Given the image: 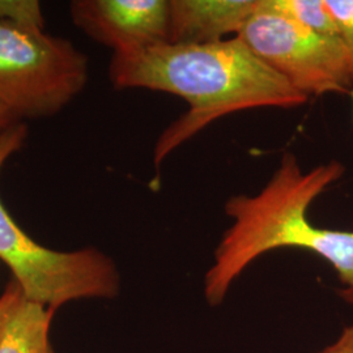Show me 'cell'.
Listing matches in <instances>:
<instances>
[{"label": "cell", "instance_id": "obj_1", "mask_svg": "<svg viewBox=\"0 0 353 353\" xmlns=\"http://www.w3.org/2000/svg\"><path fill=\"white\" fill-rule=\"evenodd\" d=\"M109 79L114 88L165 92L189 103V112L156 143V183L165 159L216 119L258 108L293 109L309 100L239 37L203 45L164 42L113 52Z\"/></svg>", "mask_w": 353, "mask_h": 353}, {"label": "cell", "instance_id": "obj_2", "mask_svg": "<svg viewBox=\"0 0 353 353\" xmlns=\"http://www.w3.org/2000/svg\"><path fill=\"white\" fill-rule=\"evenodd\" d=\"M344 172L336 160L303 172L297 156L287 151L259 192L232 195L224 210L233 223L214 249V263L204 276L207 303L221 305L248 265L265 252L287 248L323 258L353 290V232L316 227L307 214L312 203Z\"/></svg>", "mask_w": 353, "mask_h": 353}, {"label": "cell", "instance_id": "obj_3", "mask_svg": "<svg viewBox=\"0 0 353 353\" xmlns=\"http://www.w3.org/2000/svg\"><path fill=\"white\" fill-rule=\"evenodd\" d=\"M26 137L21 121L0 132V170L21 150ZM0 261L28 300L51 310L77 300L115 299L121 290V276L110 256L94 248L57 252L39 245L13 220L1 199Z\"/></svg>", "mask_w": 353, "mask_h": 353}, {"label": "cell", "instance_id": "obj_4", "mask_svg": "<svg viewBox=\"0 0 353 353\" xmlns=\"http://www.w3.org/2000/svg\"><path fill=\"white\" fill-rule=\"evenodd\" d=\"M88 76V58L71 41L0 21V105L20 121L59 113Z\"/></svg>", "mask_w": 353, "mask_h": 353}, {"label": "cell", "instance_id": "obj_5", "mask_svg": "<svg viewBox=\"0 0 353 353\" xmlns=\"http://www.w3.org/2000/svg\"><path fill=\"white\" fill-rule=\"evenodd\" d=\"M237 37L300 93L350 94V55L341 38L326 37L276 12L262 0Z\"/></svg>", "mask_w": 353, "mask_h": 353}, {"label": "cell", "instance_id": "obj_6", "mask_svg": "<svg viewBox=\"0 0 353 353\" xmlns=\"http://www.w3.org/2000/svg\"><path fill=\"white\" fill-rule=\"evenodd\" d=\"M71 20L113 52L169 42V0H74Z\"/></svg>", "mask_w": 353, "mask_h": 353}, {"label": "cell", "instance_id": "obj_7", "mask_svg": "<svg viewBox=\"0 0 353 353\" xmlns=\"http://www.w3.org/2000/svg\"><path fill=\"white\" fill-rule=\"evenodd\" d=\"M262 0H169V43L203 45L237 37Z\"/></svg>", "mask_w": 353, "mask_h": 353}, {"label": "cell", "instance_id": "obj_8", "mask_svg": "<svg viewBox=\"0 0 353 353\" xmlns=\"http://www.w3.org/2000/svg\"><path fill=\"white\" fill-rule=\"evenodd\" d=\"M52 313L23 294L0 332V353H54L49 339Z\"/></svg>", "mask_w": 353, "mask_h": 353}, {"label": "cell", "instance_id": "obj_9", "mask_svg": "<svg viewBox=\"0 0 353 353\" xmlns=\"http://www.w3.org/2000/svg\"><path fill=\"white\" fill-rule=\"evenodd\" d=\"M270 8L326 37L341 38L326 0H267Z\"/></svg>", "mask_w": 353, "mask_h": 353}, {"label": "cell", "instance_id": "obj_10", "mask_svg": "<svg viewBox=\"0 0 353 353\" xmlns=\"http://www.w3.org/2000/svg\"><path fill=\"white\" fill-rule=\"evenodd\" d=\"M0 21L41 30L45 28L43 13L37 0H0Z\"/></svg>", "mask_w": 353, "mask_h": 353}, {"label": "cell", "instance_id": "obj_11", "mask_svg": "<svg viewBox=\"0 0 353 353\" xmlns=\"http://www.w3.org/2000/svg\"><path fill=\"white\" fill-rule=\"evenodd\" d=\"M326 6L339 28L341 41L350 55L353 74V0H326Z\"/></svg>", "mask_w": 353, "mask_h": 353}, {"label": "cell", "instance_id": "obj_12", "mask_svg": "<svg viewBox=\"0 0 353 353\" xmlns=\"http://www.w3.org/2000/svg\"><path fill=\"white\" fill-rule=\"evenodd\" d=\"M23 290L17 284V281L12 279L8 285L6 287V290L0 296V332L4 327L7 318L11 314L13 306L19 301V299L23 296Z\"/></svg>", "mask_w": 353, "mask_h": 353}, {"label": "cell", "instance_id": "obj_13", "mask_svg": "<svg viewBox=\"0 0 353 353\" xmlns=\"http://www.w3.org/2000/svg\"><path fill=\"white\" fill-rule=\"evenodd\" d=\"M318 353H353V325L344 328L341 338Z\"/></svg>", "mask_w": 353, "mask_h": 353}, {"label": "cell", "instance_id": "obj_14", "mask_svg": "<svg viewBox=\"0 0 353 353\" xmlns=\"http://www.w3.org/2000/svg\"><path fill=\"white\" fill-rule=\"evenodd\" d=\"M20 119L14 117L8 109H6L3 105H0V132L4 131L7 127L12 126L13 123L19 122Z\"/></svg>", "mask_w": 353, "mask_h": 353}, {"label": "cell", "instance_id": "obj_15", "mask_svg": "<svg viewBox=\"0 0 353 353\" xmlns=\"http://www.w3.org/2000/svg\"><path fill=\"white\" fill-rule=\"evenodd\" d=\"M338 294L341 296V299L347 303H352L353 305V290L351 288H344V290H338Z\"/></svg>", "mask_w": 353, "mask_h": 353}, {"label": "cell", "instance_id": "obj_16", "mask_svg": "<svg viewBox=\"0 0 353 353\" xmlns=\"http://www.w3.org/2000/svg\"><path fill=\"white\" fill-rule=\"evenodd\" d=\"M350 97H351V100H352V105H353V89L350 92Z\"/></svg>", "mask_w": 353, "mask_h": 353}]
</instances>
